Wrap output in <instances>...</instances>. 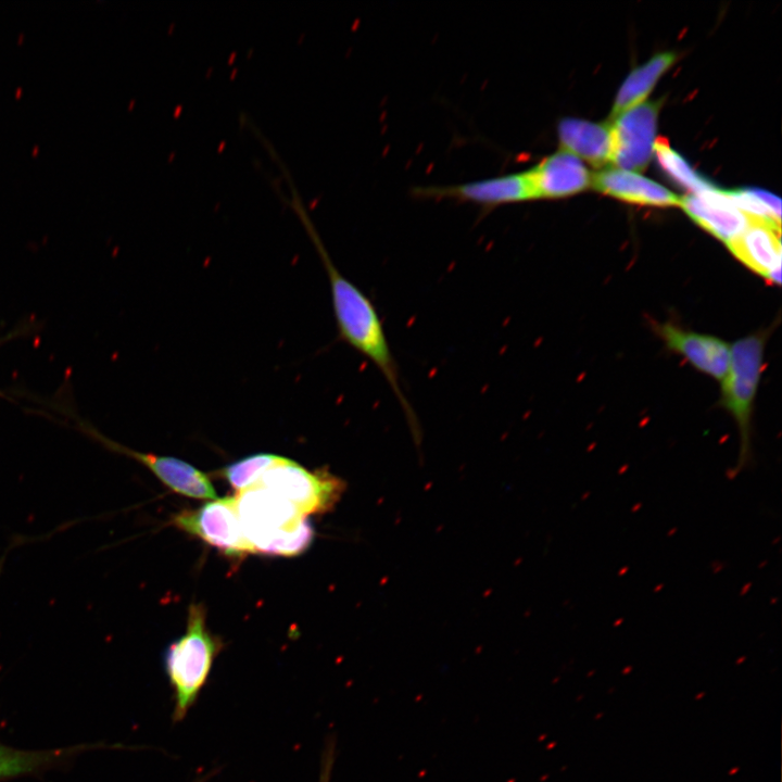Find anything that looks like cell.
<instances>
[{"instance_id": "6da1fadb", "label": "cell", "mask_w": 782, "mask_h": 782, "mask_svg": "<svg viewBox=\"0 0 782 782\" xmlns=\"http://www.w3.org/2000/svg\"><path fill=\"white\" fill-rule=\"evenodd\" d=\"M311 236L314 238L329 280L339 338L378 368L399 401L413 436L416 440L419 439L416 414L401 387L398 364L374 303L356 285L342 275L313 230Z\"/></svg>"}, {"instance_id": "7a4b0ae2", "label": "cell", "mask_w": 782, "mask_h": 782, "mask_svg": "<svg viewBox=\"0 0 782 782\" xmlns=\"http://www.w3.org/2000/svg\"><path fill=\"white\" fill-rule=\"evenodd\" d=\"M236 497L242 531L254 553L295 556L311 545V522L285 499L261 487L238 492Z\"/></svg>"}, {"instance_id": "3957f363", "label": "cell", "mask_w": 782, "mask_h": 782, "mask_svg": "<svg viewBox=\"0 0 782 782\" xmlns=\"http://www.w3.org/2000/svg\"><path fill=\"white\" fill-rule=\"evenodd\" d=\"M222 642L206 627L201 604L189 607L185 633L167 647L165 672L174 695L173 721L182 720L207 682Z\"/></svg>"}, {"instance_id": "277c9868", "label": "cell", "mask_w": 782, "mask_h": 782, "mask_svg": "<svg viewBox=\"0 0 782 782\" xmlns=\"http://www.w3.org/2000/svg\"><path fill=\"white\" fill-rule=\"evenodd\" d=\"M253 487L285 499L304 517L330 510L344 490L343 481L327 470L311 471L280 455Z\"/></svg>"}, {"instance_id": "5b68a950", "label": "cell", "mask_w": 782, "mask_h": 782, "mask_svg": "<svg viewBox=\"0 0 782 782\" xmlns=\"http://www.w3.org/2000/svg\"><path fill=\"white\" fill-rule=\"evenodd\" d=\"M764 353V338L749 336L736 341L730 349V362L722 380V403L735 418L741 436L737 465L739 474L749 462V419L756 394Z\"/></svg>"}, {"instance_id": "8992f818", "label": "cell", "mask_w": 782, "mask_h": 782, "mask_svg": "<svg viewBox=\"0 0 782 782\" xmlns=\"http://www.w3.org/2000/svg\"><path fill=\"white\" fill-rule=\"evenodd\" d=\"M419 200H452L477 205L484 214L500 206L533 200L525 171L452 185L416 186Z\"/></svg>"}, {"instance_id": "52a82bcc", "label": "cell", "mask_w": 782, "mask_h": 782, "mask_svg": "<svg viewBox=\"0 0 782 782\" xmlns=\"http://www.w3.org/2000/svg\"><path fill=\"white\" fill-rule=\"evenodd\" d=\"M173 524L228 556L242 557L254 553L242 531L236 495L215 499L197 509L182 510L174 515Z\"/></svg>"}, {"instance_id": "ba28073f", "label": "cell", "mask_w": 782, "mask_h": 782, "mask_svg": "<svg viewBox=\"0 0 782 782\" xmlns=\"http://www.w3.org/2000/svg\"><path fill=\"white\" fill-rule=\"evenodd\" d=\"M660 101L643 102L610 123L611 164L625 171H643L654 151Z\"/></svg>"}, {"instance_id": "9c48e42d", "label": "cell", "mask_w": 782, "mask_h": 782, "mask_svg": "<svg viewBox=\"0 0 782 782\" xmlns=\"http://www.w3.org/2000/svg\"><path fill=\"white\" fill-rule=\"evenodd\" d=\"M77 426L84 433L93 438L106 449L124 454L144 465L174 492L198 500L217 499L209 477L187 462L176 457L135 451L106 438L86 421H77Z\"/></svg>"}, {"instance_id": "30bf717a", "label": "cell", "mask_w": 782, "mask_h": 782, "mask_svg": "<svg viewBox=\"0 0 782 782\" xmlns=\"http://www.w3.org/2000/svg\"><path fill=\"white\" fill-rule=\"evenodd\" d=\"M533 200L565 198L589 188L592 176L579 157L560 150L525 171Z\"/></svg>"}, {"instance_id": "8fae6325", "label": "cell", "mask_w": 782, "mask_h": 782, "mask_svg": "<svg viewBox=\"0 0 782 782\" xmlns=\"http://www.w3.org/2000/svg\"><path fill=\"white\" fill-rule=\"evenodd\" d=\"M749 216V215H748ZM780 226L749 216L745 230L728 243L731 253L749 269L779 285L781 278Z\"/></svg>"}, {"instance_id": "7c38bea8", "label": "cell", "mask_w": 782, "mask_h": 782, "mask_svg": "<svg viewBox=\"0 0 782 782\" xmlns=\"http://www.w3.org/2000/svg\"><path fill=\"white\" fill-rule=\"evenodd\" d=\"M680 206L697 225L727 244L749 223V216L732 203L727 191L716 187L680 198Z\"/></svg>"}, {"instance_id": "4fadbf2b", "label": "cell", "mask_w": 782, "mask_h": 782, "mask_svg": "<svg viewBox=\"0 0 782 782\" xmlns=\"http://www.w3.org/2000/svg\"><path fill=\"white\" fill-rule=\"evenodd\" d=\"M667 346L682 355L701 371L723 380L730 362V348L719 338L683 330L671 324L659 327Z\"/></svg>"}, {"instance_id": "5bb4252c", "label": "cell", "mask_w": 782, "mask_h": 782, "mask_svg": "<svg viewBox=\"0 0 782 782\" xmlns=\"http://www.w3.org/2000/svg\"><path fill=\"white\" fill-rule=\"evenodd\" d=\"M593 187L616 199L654 206L680 205V198L661 185L634 172L607 167L592 176Z\"/></svg>"}, {"instance_id": "9a60e30c", "label": "cell", "mask_w": 782, "mask_h": 782, "mask_svg": "<svg viewBox=\"0 0 782 782\" xmlns=\"http://www.w3.org/2000/svg\"><path fill=\"white\" fill-rule=\"evenodd\" d=\"M562 150L598 167L611 163L613 140L610 125L562 118L557 126Z\"/></svg>"}, {"instance_id": "2e32d148", "label": "cell", "mask_w": 782, "mask_h": 782, "mask_svg": "<svg viewBox=\"0 0 782 782\" xmlns=\"http://www.w3.org/2000/svg\"><path fill=\"white\" fill-rule=\"evenodd\" d=\"M676 59V53L663 52L634 68L617 93L610 117L614 118L620 113L643 103L657 80L674 63Z\"/></svg>"}, {"instance_id": "e0dca14e", "label": "cell", "mask_w": 782, "mask_h": 782, "mask_svg": "<svg viewBox=\"0 0 782 782\" xmlns=\"http://www.w3.org/2000/svg\"><path fill=\"white\" fill-rule=\"evenodd\" d=\"M654 150L663 171L677 184L699 193L715 188L708 180L697 174L689 163L664 138L655 140Z\"/></svg>"}, {"instance_id": "ac0fdd59", "label": "cell", "mask_w": 782, "mask_h": 782, "mask_svg": "<svg viewBox=\"0 0 782 782\" xmlns=\"http://www.w3.org/2000/svg\"><path fill=\"white\" fill-rule=\"evenodd\" d=\"M62 751H21L0 743V779L33 772L61 757Z\"/></svg>"}, {"instance_id": "d6986e66", "label": "cell", "mask_w": 782, "mask_h": 782, "mask_svg": "<svg viewBox=\"0 0 782 782\" xmlns=\"http://www.w3.org/2000/svg\"><path fill=\"white\" fill-rule=\"evenodd\" d=\"M732 203L745 214L770 220L780 226L781 202L772 193L759 189L727 191Z\"/></svg>"}, {"instance_id": "ffe728a7", "label": "cell", "mask_w": 782, "mask_h": 782, "mask_svg": "<svg viewBox=\"0 0 782 782\" xmlns=\"http://www.w3.org/2000/svg\"><path fill=\"white\" fill-rule=\"evenodd\" d=\"M277 455L256 453L234 462L220 470V475L239 492L252 488L261 475L275 462Z\"/></svg>"}, {"instance_id": "44dd1931", "label": "cell", "mask_w": 782, "mask_h": 782, "mask_svg": "<svg viewBox=\"0 0 782 782\" xmlns=\"http://www.w3.org/2000/svg\"><path fill=\"white\" fill-rule=\"evenodd\" d=\"M336 758V743L333 739L327 740L321 755V766L318 782H330Z\"/></svg>"}, {"instance_id": "7402d4cb", "label": "cell", "mask_w": 782, "mask_h": 782, "mask_svg": "<svg viewBox=\"0 0 782 782\" xmlns=\"http://www.w3.org/2000/svg\"><path fill=\"white\" fill-rule=\"evenodd\" d=\"M20 331H21V330L17 329V330H14V331L5 335V336H1V337H0V346H1L2 344H4L7 341H9L10 339L15 338L16 336H18ZM0 394H1V393H0Z\"/></svg>"}]
</instances>
